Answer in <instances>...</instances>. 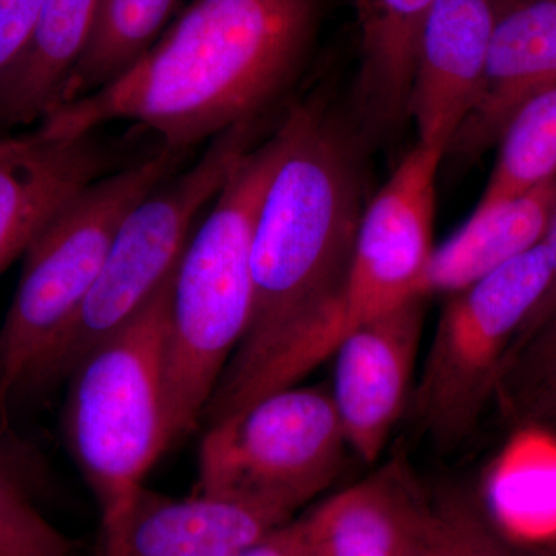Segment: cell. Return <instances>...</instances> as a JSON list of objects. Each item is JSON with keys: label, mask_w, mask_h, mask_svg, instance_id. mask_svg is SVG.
Returning a JSON list of instances; mask_svg holds the SVG:
<instances>
[{"label": "cell", "mask_w": 556, "mask_h": 556, "mask_svg": "<svg viewBox=\"0 0 556 556\" xmlns=\"http://www.w3.org/2000/svg\"><path fill=\"white\" fill-rule=\"evenodd\" d=\"M255 218L247 334L204 408V426L295 386L346 336L343 295L364 214L357 135L320 101L289 109Z\"/></svg>", "instance_id": "obj_1"}, {"label": "cell", "mask_w": 556, "mask_h": 556, "mask_svg": "<svg viewBox=\"0 0 556 556\" xmlns=\"http://www.w3.org/2000/svg\"><path fill=\"white\" fill-rule=\"evenodd\" d=\"M320 16V0H192L123 75L36 130L68 138L131 121L156 131L163 148L188 153L268 118L308 64Z\"/></svg>", "instance_id": "obj_2"}, {"label": "cell", "mask_w": 556, "mask_h": 556, "mask_svg": "<svg viewBox=\"0 0 556 556\" xmlns=\"http://www.w3.org/2000/svg\"><path fill=\"white\" fill-rule=\"evenodd\" d=\"M283 144L280 123L244 153L175 269L164 356L174 442L199 426L223 371L247 334L254 302L251 248L255 218Z\"/></svg>", "instance_id": "obj_3"}, {"label": "cell", "mask_w": 556, "mask_h": 556, "mask_svg": "<svg viewBox=\"0 0 556 556\" xmlns=\"http://www.w3.org/2000/svg\"><path fill=\"white\" fill-rule=\"evenodd\" d=\"M172 280L65 380L62 438L97 500L102 529L126 515L174 444L164 378Z\"/></svg>", "instance_id": "obj_4"}, {"label": "cell", "mask_w": 556, "mask_h": 556, "mask_svg": "<svg viewBox=\"0 0 556 556\" xmlns=\"http://www.w3.org/2000/svg\"><path fill=\"white\" fill-rule=\"evenodd\" d=\"M185 155L163 148L98 178L28 244L20 285L0 327V426H11L36 371L78 317L121 223L175 174Z\"/></svg>", "instance_id": "obj_5"}, {"label": "cell", "mask_w": 556, "mask_h": 556, "mask_svg": "<svg viewBox=\"0 0 556 556\" xmlns=\"http://www.w3.org/2000/svg\"><path fill=\"white\" fill-rule=\"evenodd\" d=\"M266 123L252 121L223 131L189 169L163 179L131 208L78 317L36 371L22 404L65 383L80 358L126 327L174 276L197 215L215 200L244 153L262 141Z\"/></svg>", "instance_id": "obj_6"}, {"label": "cell", "mask_w": 556, "mask_h": 556, "mask_svg": "<svg viewBox=\"0 0 556 556\" xmlns=\"http://www.w3.org/2000/svg\"><path fill=\"white\" fill-rule=\"evenodd\" d=\"M348 441L325 387H288L206 427L193 493L249 497L294 515L339 477Z\"/></svg>", "instance_id": "obj_7"}, {"label": "cell", "mask_w": 556, "mask_h": 556, "mask_svg": "<svg viewBox=\"0 0 556 556\" xmlns=\"http://www.w3.org/2000/svg\"><path fill=\"white\" fill-rule=\"evenodd\" d=\"M543 244L477 283L450 294L428 348L409 408L438 444L456 445L495 397L519 328L546 291Z\"/></svg>", "instance_id": "obj_8"}, {"label": "cell", "mask_w": 556, "mask_h": 556, "mask_svg": "<svg viewBox=\"0 0 556 556\" xmlns=\"http://www.w3.org/2000/svg\"><path fill=\"white\" fill-rule=\"evenodd\" d=\"M445 149L417 142L365 206L343 295L346 334L362 321L428 298L437 178Z\"/></svg>", "instance_id": "obj_9"}, {"label": "cell", "mask_w": 556, "mask_h": 556, "mask_svg": "<svg viewBox=\"0 0 556 556\" xmlns=\"http://www.w3.org/2000/svg\"><path fill=\"white\" fill-rule=\"evenodd\" d=\"M426 295L362 321L336 348L331 396L348 447L365 463L379 459L409 408Z\"/></svg>", "instance_id": "obj_10"}, {"label": "cell", "mask_w": 556, "mask_h": 556, "mask_svg": "<svg viewBox=\"0 0 556 556\" xmlns=\"http://www.w3.org/2000/svg\"><path fill=\"white\" fill-rule=\"evenodd\" d=\"M289 519L249 497L177 500L142 486L126 515L102 529L100 556H236Z\"/></svg>", "instance_id": "obj_11"}, {"label": "cell", "mask_w": 556, "mask_h": 556, "mask_svg": "<svg viewBox=\"0 0 556 556\" xmlns=\"http://www.w3.org/2000/svg\"><path fill=\"white\" fill-rule=\"evenodd\" d=\"M116 152L98 134L68 138L0 137V274L24 252L75 193L119 169Z\"/></svg>", "instance_id": "obj_12"}, {"label": "cell", "mask_w": 556, "mask_h": 556, "mask_svg": "<svg viewBox=\"0 0 556 556\" xmlns=\"http://www.w3.org/2000/svg\"><path fill=\"white\" fill-rule=\"evenodd\" d=\"M556 83V0H497L477 100L445 156L477 160L530 97Z\"/></svg>", "instance_id": "obj_13"}, {"label": "cell", "mask_w": 556, "mask_h": 556, "mask_svg": "<svg viewBox=\"0 0 556 556\" xmlns=\"http://www.w3.org/2000/svg\"><path fill=\"white\" fill-rule=\"evenodd\" d=\"M497 0H434L417 40L408 115L419 142L447 150L477 100Z\"/></svg>", "instance_id": "obj_14"}, {"label": "cell", "mask_w": 556, "mask_h": 556, "mask_svg": "<svg viewBox=\"0 0 556 556\" xmlns=\"http://www.w3.org/2000/svg\"><path fill=\"white\" fill-rule=\"evenodd\" d=\"M427 503L404 460L348 486L302 517L309 556H412Z\"/></svg>", "instance_id": "obj_15"}, {"label": "cell", "mask_w": 556, "mask_h": 556, "mask_svg": "<svg viewBox=\"0 0 556 556\" xmlns=\"http://www.w3.org/2000/svg\"><path fill=\"white\" fill-rule=\"evenodd\" d=\"M100 0H46L30 42L0 75V130L42 121L60 108L89 40Z\"/></svg>", "instance_id": "obj_16"}, {"label": "cell", "mask_w": 556, "mask_h": 556, "mask_svg": "<svg viewBox=\"0 0 556 556\" xmlns=\"http://www.w3.org/2000/svg\"><path fill=\"white\" fill-rule=\"evenodd\" d=\"M556 208V177L518 199L473 212L434 251L428 294H455L543 243Z\"/></svg>", "instance_id": "obj_17"}, {"label": "cell", "mask_w": 556, "mask_h": 556, "mask_svg": "<svg viewBox=\"0 0 556 556\" xmlns=\"http://www.w3.org/2000/svg\"><path fill=\"white\" fill-rule=\"evenodd\" d=\"M434 0H354L361 30L358 105L379 129L409 118L417 40Z\"/></svg>", "instance_id": "obj_18"}, {"label": "cell", "mask_w": 556, "mask_h": 556, "mask_svg": "<svg viewBox=\"0 0 556 556\" xmlns=\"http://www.w3.org/2000/svg\"><path fill=\"white\" fill-rule=\"evenodd\" d=\"M175 3L177 0H100L61 105L102 89L130 68L160 38Z\"/></svg>", "instance_id": "obj_19"}, {"label": "cell", "mask_w": 556, "mask_h": 556, "mask_svg": "<svg viewBox=\"0 0 556 556\" xmlns=\"http://www.w3.org/2000/svg\"><path fill=\"white\" fill-rule=\"evenodd\" d=\"M497 144L492 177L475 212L518 199L556 177V83L517 110Z\"/></svg>", "instance_id": "obj_20"}, {"label": "cell", "mask_w": 556, "mask_h": 556, "mask_svg": "<svg viewBox=\"0 0 556 556\" xmlns=\"http://www.w3.org/2000/svg\"><path fill=\"white\" fill-rule=\"evenodd\" d=\"M412 556H530L463 497L427 503Z\"/></svg>", "instance_id": "obj_21"}, {"label": "cell", "mask_w": 556, "mask_h": 556, "mask_svg": "<svg viewBox=\"0 0 556 556\" xmlns=\"http://www.w3.org/2000/svg\"><path fill=\"white\" fill-rule=\"evenodd\" d=\"M556 387V313L507 362L495 396L522 419L544 394Z\"/></svg>", "instance_id": "obj_22"}, {"label": "cell", "mask_w": 556, "mask_h": 556, "mask_svg": "<svg viewBox=\"0 0 556 556\" xmlns=\"http://www.w3.org/2000/svg\"><path fill=\"white\" fill-rule=\"evenodd\" d=\"M31 500L0 475V556H79L75 543L50 525Z\"/></svg>", "instance_id": "obj_23"}, {"label": "cell", "mask_w": 556, "mask_h": 556, "mask_svg": "<svg viewBox=\"0 0 556 556\" xmlns=\"http://www.w3.org/2000/svg\"><path fill=\"white\" fill-rule=\"evenodd\" d=\"M0 475L16 482L31 496L47 489L50 482L46 457L13 426H0Z\"/></svg>", "instance_id": "obj_24"}, {"label": "cell", "mask_w": 556, "mask_h": 556, "mask_svg": "<svg viewBox=\"0 0 556 556\" xmlns=\"http://www.w3.org/2000/svg\"><path fill=\"white\" fill-rule=\"evenodd\" d=\"M46 0H0V75L20 58Z\"/></svg>", "instance_id": "obj_25"}, {"label": "cell", "mask_w": 556, "mask_h": 556, "mask_svg": "<svg viewBox=\"0 0 556 556\" xmlns=\"http://www.w3.org/2000/svg\"><path fill=\"white\" fill-rule=\"evenodd\" d=\"M543 248L546 251L548 266H551V278H548V283L546 291L541 295V299L538 300L533 309L530 311L529 316H527L525 324L519 328L517 338H515L514 345H511L510 351H508L507 361H510L511 356L525 345L527 340L532 338L533 334L543 327L544 324L554 316L556 313V208L554 212V217L551 219V225H548V229L546 232V237L543 240ZM506 367V365H504Z\"/></svg>", "instance_id": "obj_26"}, {"label": "cell", "mask_w": 556, "mask_h": 556, "mask_svg": "<svg viewBox=\"0 0 556 556\" xmlns=\"http://www.w3.org/2000/svg\"><path fill=\"white\" fill-rule=\"evenodd\" d=\"M236 556H309L302 518L289 519Z\"/></svg>", "instance_id": "obj_27"}, {"label": "cell", "mask_w": 556, "mask_h": 556, "mask_svg": "<svg viewBox=\"0 0 556 556\" xmlns=\"http://www.w3.org/2000/svg\"><path fill=\"white\" fill-rule=\"evenodd\" d=\"M556 428V387L544 394L540 401L527 412L525 419Z\"/></svg>", "instance_id": "obj_28"}]
</instances>
